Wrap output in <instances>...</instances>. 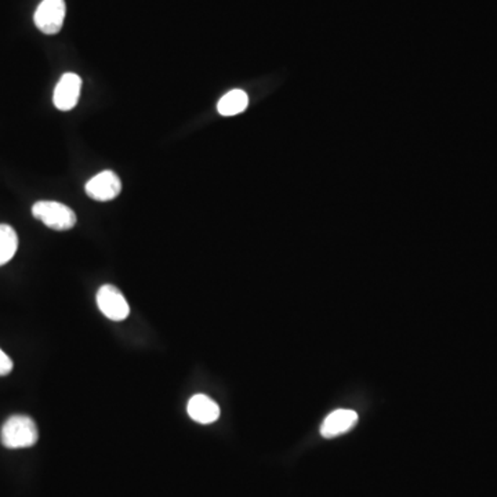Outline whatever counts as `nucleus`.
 Here are the masks:
<instances>
[{"label":"nucleus","mask_w":497,"mask_h":497,"mask_svg":"<svg viewBox=\"0 0 497 497\" xmlns=\"http://www.w3.org/2000/svg\"><path fill=\"white\" fill-rule=\"evenodd\" d=\"M38 438L39 432L35 421L24 414H15L7 419L0 432L2 444L9 449L33 447L38 442Z\"/></svg>","instance_id":"obj_1"},{"label":"nucleus","mask_w":497,"mask_h":497,"mask_svg":"<svg viewBox=\"0 0 497 497\" xmlns=\"http://www.w3.org/2000/svg\"><path fill=\"white\" fill-rule=\"evenodd\" d=\"M32 214L56 231H67L77 225V214L67 204L54 201H39L32 206Z\"/></svg>","instance_id":"obj_2"},{"label":"nucleus","mask_w":497,"mask_h":497,"mask_svg":"<svg viewBox=\"0 0 497 497\" xmlns=\"http://www.w3.org/2000/svg\"><path fill=\"white\" fill-rule=\"evenodd\" d=\"M67 6L64 0H43L35 12V25L46 35H56L66 20Z\"/></svg>","instance_id":"obj_3"},{"label":"nucleus","mask_w":497,"mask_h":497,"mask_svg":"<svg viewBox=\"0 0 497 497\" xmlns=\"http://www.w3.org/2000/svg\"><path fill=\"white\" fill-rule=\"evenodd\" d=\"M97 305L108 320H126L131 314V307L124 299L123 294L113 285H104L97 292Z\"/></svg>","instance_id":"obj_4"},{"label":"nucleus","mask_w":497,"mask_h":497,"mask_svg":"<svg viewBox=\"0 0 497 497\" xmlns=\"http://www.w3.org/2000/svg\"><path fill=\"white\" fill-rule=\"evenodd\" d=\"M85 191L95 201H113L122 193V181L113 170H104L87 181Z\"/></svg>","instance_id":"obj_5"},{"label":"nucleus","mask_w":497,"mask_h":497,"mask_svg":"<svg viewBox=\"0 0 497 497\" xmlns=\"http://www.w3.org/2000/svg\"><path fill=\"white\" fill-rule=\"evenodd\" d=\"M80 89H82V79L79 75L72 72L62 75L53 95V103L57 110H74L79 103Z\"/></svg>","instance_id":"obj_6"},{"label":"nucleus","mask_w":497,"mask_h":497,"mask_svg":"<svg viewBox=\"0 0 497 497\" xmlns=\"http://www.w3.org/2000/svg\"><path fill=\"white\" fill-rule=\"evenodd\" d=\"M358 423V414L349 409H338L331 411L321 427V435L323 438H336L339 435L346 434L352 427Z\"/></svg>","instance_id":"obj_7"},{"label":"nucleus","mask_w":497,"mask_h":497,"mask_svg":"<svg viewBox=\"0 0 497 497\" xmlns=\"http://www.w3.org/2000/svg\"><path fill=\"white\" fill-rule=\"evenodd\" d=\"M186 411L190 414V418L199 424H212L220 418V406L203 393L194 395L188 401Z\"/></svg>","instance_id":"obj_8"},{"label":"nucleus","mask_w":497,"mask_h":497,"mask_svg":"<svg viewBox=\"0 0 497 497\" xmlns=\"http://www.w3.org/2000/svg\"><path fill=\"white\" fill-rule=\"evenodd\" d=\"M248 98L243 90L235 89L227 93L217 104V111L222 116H234L248 108Z\"/></svg>","instance_id":"obj_9"},{"label":"nucleus","mask_w":497,"mask_h":497,"mask_svg":"<svg viewBox=\"0 0 497 497\" xmlns=\"http://www.w3.org/2000/svg\"><path fill=\"white\" fill-rule=\"evenodd\" d=\"M18 248V237L14 228L0 224V267L9 263L14 258Z\"/></svg>","instance_id":"obj_10"},{"label":"nucleus","mask_w":497,"mask_h":497,"mask_svg":"<svg viewBox=\"0 0 497 497\" xmlns=\"http://www.w3.org/2000/svg\"><path fill=\"white\" fill-rule=\"evenodd\" d=\"M13 370V361L4 349L0 348V376H7Z\"/></svg>","instance_id":"obj_11"}]
</instances>
